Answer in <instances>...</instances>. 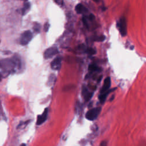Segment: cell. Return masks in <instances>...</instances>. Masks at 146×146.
<instances>
[{
    "label": "cell",
    "mask_w": 146,
    "mask_h": 146,
    "mask_svg": "<svg viewBox=\"0 0 146 146\" xmlns=\"http://www.w3.org/2000/svg\"><path fill=\"white\" fill-rule=\"evenodd\" d=\"M88 70H89L90 71H91V72H93V71L94 72V71H99V68L96 64H90V65L89 66V67H88Z\"/></svg>",
    "instance_id": "4fadbf2b"
},
{
    "label": "cell",
    "mask_w": 146,
    "mask_h": 146,
    "mask_svg": "<svg viewBox=\"0 0 146 146\" xmlns=\"http://www.w3.org/2000/svg\"><path fill=\"white\" fill-rule=\"evenodd\" d=\"M116 88H114L113 90H109L108 91H107V92H105V93L103 94H100V95H99V100H100V102L101 103H103L104 102H105V100H106L107 96V95L109 94L110 93L111 91H113V90H115Z\"/></svg>",
    "instance_id": "8fae6325"
},
{
    "label": "cell",
    "mask_w": 146,
    "mask_h": 146,
    "mask_svg": "<svg viewBox=\"0 0 146 146\" xmlns=\"http://www.w3.org/2000/svg\"><path fill=\"white\" fill-rule=\"evenodd\" d=\"M33 38V34L30 30H27L25 32L22 34L20 39V43L23 46L27 45L32 40Z\"/></svg>",
    "instance_id": "3957f363"
},
{
    "label": "cell",
    "mask_w": 146,
    "mask_h": 146,
    "mask_svg": "<svg viewBox=\"0 0 146 146\" xmlns=\"http://www.w3.org/2000/svg\"><path fill=\"white\" fill-rule=\"evenodd\" d=\"M111 82L110 78L107 77L104 81L103 85L100 90V94H103L109 91L111 87Z\"/></svg>",
    "instance_id": "8992f818"
},
{
    "label": "cell",
    "mask_w": 146,
    "mask_h": 146,
    "mask_svg": "<svg viewBox=\"0 0 146 146\" xmlns=\"http://www.w3.org/2000/svg\"><path fill=\"white\" fill-rule=\"evenodd\" d=\"M117 27L122 36H124L127 35V23H126V18L124 17H122L119 19L117 23Z\"/></svg>",
    "instance_id": "7a4b0ae2"
},
{
    "label": "cell",
    "mask_w": 146,
    "mask_h": 146,
    "mask_svg": "<svg viewBox=\"0 0 146 146\" xmlns=\"http://www.w3.org/2000/svg\"><path fill=\"white\" fill-rule=\"evenodd\" d=\"M34 30L36 31V32L39 33V32H40L41 25L39 24V23H36L34 26Z\"/></svg>",
    "instance_id": "9a60e30c"
},
{
    "label": "cell",
    "mask_w": 146,
    "mask_h": 146,
    "mask_svg": "<svg viewBox=\"0 0 146 146\" xmlns=\"http://www.w3.org/2000/svg\"><path fill=\"white\" fill-rule=\"evenodd\" d=\"M100 146H107V142L106 141H103V142H102V143H101Z\"/></svg>",
    "instance_id": "d6986e66"
},
{
    "label": "cell",
    "mask_w": 146,
    "mask_h": 146,
    "mask_svg": "<svg viewBox=\"0 0 146 146\" xmlns=\"http://www.w3.org/2000/svg\"><path fill=\"white\" fill-rule=\"evenodd\" d=\"M14 62L12 60H4L0 62V66L3 68H12L14 66Z\"/></svg>",
    "instance_id": "9c48e42d"
},
{
    "label": "cell",
    "mask_w": 146,
    "mask_h": 146,
    "mask_svg": "<svg viewBox=\"0 0 146 146\" xmlns=\"http://www.w3.org/2000/svg\"><path fill=\"white\" fill-rule=\"evenodd\" d=\"M49 27H50V25H49V23H47V22H46L45 23V24L44 25V31L45 32H47V31L49 30Z\"/></svg>",
    "instance_id": "ac0fdd59"
},
{
    "label": "cell",
    "mask_w": 146,
    "mask_h": 146,
    "mask_svg": "<svg viewBox=\"0 0 146 146\" xmlns=\"http://www.w3.org/2000/svg\"><path fill=\"white\" fill-rule=\"evenodd\" d=\"M101 109H102L100 107H96L88 111L86 114V119L87 120H90V121L95 120L98 117L99 114L100 113Z\"/></svg>",
    "instance_id": "6da1fadb"
},
{
    "label": "cell",
    "mask_w": 146,
    "mask_h": 146,
    "mask_svg": "<svg viewBox=\"0 0 146 146\" xmlns=\"http://www.w3.org/2000/svg\"><path fill=\"white\" fill-rule=\"evenodd\" d=\"M82 95L83 97L85 99L86 102H88L92 98V95H93V93L92 92H90L88 91L87 88L86 87V86H83L82 88Z\"/></svg>",
    "instance_id": "ba28073f"
},
{
    "label": "cell",
    "mask_w": 146,
    "mask_h": 146,
    "mask_svg": "<svg viewBox=\"0 0 146 146\" xmlns=\"http://www.w3.org/2000/svg\"><path fill=\"white\" fill-rule=\"evenodd\" d=\"M105 40V36H98L95 39L96 41H99V42H103L104 40Z\"/></svg>",
    "instance_id": "e0dca14e"
},
{
    "label": "cell",
    "mask_w": 146,
    "mask_h": 146,
    "mask_svg": "<svg viewBox=\"0 0 146 146\" xmlns=\"http://www.w3.org/2000/svg\"><path fill=\"white\" fill-rule=\"evenodd\" d=\"M56 80V76L54 74H51L50 75V77H49V85H52L55 82Z\"/></svg>",
    "instance_id": "5bb4252c"
},
{
    "label": "cell",
    "mask_w": 146,
    "mask_h": 146,
    "mask_svg": "<svg viewBox=\"0 0 146 146\" xmlns=\"http://www.w3.org/2000/svg\"><path fill=\"white\" fill-rule=\"evenodd\" d=\"M58 53L59 51L58 48L54 46V47H51L46 50V51L44 53V54H43V56H44L45 59H48L53 58L55 55L58 54Z\"/></svg>",
    "instance_id": "277c9868"
},
{
    "label": "cell",
    "mask_w": 146,
    "mask_h": 146,
    "mask_svg": "<svg viewBox=\"0 0 146 146\" xmlns=\"http://www.w3.org/2000/svg\"><path fill=\"white\" fill-rule=\"evenodd\" d=\"M62 58L61 57H57L51 62V67L54 70H59L61 67Z\"/></svg>",
    "instance_id": "5b68a950"
},
{
    "label": "cell",
    "mask_w": 146,
    "mask_h": 146,
    "mask_svg": "<svg viewBox=\"0 0 146 146\" xmlns=\"http://www.w3.org/2000/svg\"><path fill=\"white\" fill-rule=\"evenodd\" d=\"M21 146H26V145H25V144H23Z\"/></svg>",
    "instance_id": "ffe728a7"
},
{
    "label": "cell",
    "mask_w": 146,
    "mask_h": 146,
    "mask_svg": "<svg viewBox=\"0 0 146 146\" xmlns=\"http://www.w3.org/2000/svg\"><path fill=\"white\" fill-rule=\"evenodd\" d=\"M75 11L78 14H86L88 12V10L82 4H78L75 8Z\"/></svg>",
    "instance_id": "30bf717a"
},
{
    "label": "cell",
    "mask_w": 146,
    "mask_h": 146,
    "mask_svg": "<svg viewBox=\"0 0 146 146\" xmlns=\"http://www.w3.org/2000/svg\"><path fill=\"white\" fill-rule=\"evenodd\" d=\"M86 52L90 55H94L96 53V51H95V50H94V49H92V48H89V49H87Z\"/></svg>",
    "instance_id": "2e32d148"
},
{
    "label": "cell",
    "mask_w": 146,
    "mask_h": 146,
    "mask_svg": "<svg viewBox=\"0 0 146 146\" xmlns=\"http://www.w3.org/2000/svg\"><path fill=\"white\" fill-rule=\"evenodd\" d=\"M30 9V4L29 2H26L24 4L23 9H22V14L25 15L29 12Z\"/></svg>",
    "instance_id": "7c38bea8"
},
{
    "label": "cell",
    "mask_w": 146,
    "mask_h": 146,
    "mask_svg": "<svg viewBox=\"0 0 146 146\" xmlns=\"http://www.w3.org/2000/svg\"><path fill=\"white\" fill-rule=\"evenodd\" d=\"M47 115H48V109H46L45 110L43 114L41 115L38 116L37 121H36V124L37 125H41L42 124L45 122L47 117Z\"/></svg>",
    "instance_id": "52a82bcc"
}]
</instances>
